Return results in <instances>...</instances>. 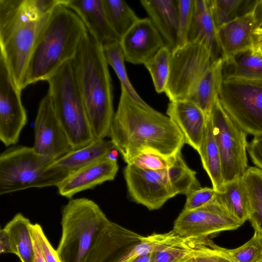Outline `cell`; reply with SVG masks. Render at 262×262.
I'll list each match as a JSON object with an SVG mask.
<instances>
[{
	"label": "cell",
	"mask_w": 262,
	"mask_h": 262,
	"mask_svg": "<svg viewBox=\"0 0 262 262\" xmlns=\"http://www.w3.org/2000/svg\"><path fill=\"white\" fill-rule=\"evenodd\" d=\"M213 61L211 49L202 37L172 50L170 74L164 92L170 101L187 100Z\"/></svg>",
	"instance_id": "obj_8"
},
{
	"label": "cell",
	"mask_w": 262,
	"mask_h": 262,
	"mask_svg": "<svg viewBox=\"0 0 262 262\" xmlns=\"http://www.w3.org/2000/svg\"><path fill=\"white\" fill-rule=\"evenodd\" d=\"M64 6L75 12L88 32L102 46L120 41L107 17L103 0H66Z\"/></svg>",
	"instance_id": "obj_19"
},
{
	"label": "cell",
	"mask_w": 262,
	"mask_h": 262,
	"mask_svg": "<svg viewBox=\"0 0 262 262\" xmlns=\"http://www.w3.org/2000/svg\"><path fill=\"white\" fill-rule=\"evenodd\" d=\"M185 245L187 252L183 261L237 262L224 248L215 244L208 237L185 238Z\"/></svg>",
	"instance_id": "obj_29"
},
{
	"label": "cell",
	"mask_w": 262,
	"mask_h": 262,
	"mask_svg": "<svg viewBox=\"0 0 262 262\" xmlns=\"http://www.w3.org/2000/svg\"><path fill=\"white\" fill-rule=\"evenodd\" d=\"M105 59L114 69L119 78L121 86L123 87L128 94L136 100L147 104L139 96L131 84L127 76L124 61L125 58L122 49L119 41H113L102 46Z\"/></svg>",
	"instance_id": "obj_33"
},
{
	"label": "cell",
	"mask_w": 262,
	"mask_h": 262,
	"mask_svg": "<svg viewBox=\"0 0 262 262\" xmlns=\"http://www.w3.org/2000/svg\"><path fill=\"white\" fill-rule=\"evenodd\" d=\"M194 2V0H177L178 33L177 47L182 46L188 41L193 17Z\"/></svg>",
	"instance_id": "obj_37"
},
{
	"label": "cell",
	"mask_w": 262,
	"mask_h": 262,
	"mask_svg": "<svg viewBox=\"0 0 262 262\" xmlns=\"http://www.w3.org/2000/svg\"><path fill=\"white\" fill-rule=\"evenodd\" d=\"M171 159L152 152H144L135 157L130 164L144 169L160 170L168 167Z\"/></svg>",
	"instance_id": "obj_41"
},
{
	"label": "cell",
	"mask_w": 262,
	"mask_h": 262,
	"mask_svg": "<svg viewBox=\"0 0 262 262\" xmlns=\"http://www.w3.org/2000/svg\"><path fill=\"white\" fill-rule=\"evenodd\" d=\"M224 250L237 262H262V234L254 231L252 237L240 247Z\"/></svg>",
	"instance_id": "obj_36"
},
{
	"label": "cell",
	"mask_w": 262,
	"mask_h": 262,
	"mask_svg": "<svg viewBox=\"0 0 262 262\" xmlns=\"http://www.w3.org/2000/svg\"><path fill=\"white\" fill-rule=\"evenodd\" d=\"M120 43L125 60L135 64H144L165 46L149 18H139L121 37Z\"/></svg>",
	"instance_id": "obj_16"
},
{
	"label": "cell",
	"mask_w": 262,
	"mask_h": 262,
	"mask_svg": "<svg viewBox=\"0 0 262 262\" xmlns=\"http://www.w3.org/2000/svg\"><path fill=\"white\" fill-rule=\"evenodd\" d=\"M55 114L73 149L94 141L84 107L74 78L70 61L63 64L47 80Z\"/></svg>",
	"instance_id": "obj_7"
},
{
	"label": "cell",
	"mask_w": 262,
	"mask_h": 262,
	"mask_svg": "<svg viewBox=\"0 0 262 262\" xmlns=\"http://www.w3.org/2000/svg\"><path fill=\"white\" fill-rule=\"evenodd\" d=\"M38 154L57 159L73 150L54 111L48 93L40 101L34 123V143Z\"/></svg>",
	"instance_id": "obj_14"
},
{
	"label": "cell",
	"mask_w": 262,
	"mask_h": 262,
	"mask_svg": "<svg viewBox=\"0 0 262 262\" xmlns=\"http://www.w3.org/2000/svg\"><path fill=\"white\" fill-rule=\"evenodd\" d=\"M94 141L108 137L115 113L113 88L102 45L88 32L70 60Z\"/></svg>",
	"instance_id": "obj_2"
},
{
	"label": "cell",
	"mask_w": 262,
	"mask_h": 262,
	"mask_svg": "<svg viewBox=\"0 0 262 262\" xmlns=\"http://www.w3.org/2000/svg\"><path fill=\"white\" fill-rule=\"evenodd\" d=\"M230 78L262 81V60L250 49L241 52L224 64L223 79Z\"/></svg>",
	"instance_id": "obj_30"
},
{
	"label": "cell",
	"mask_w": 262,
	"mask_h": 262,
	"mask_svg": "<svg viewBox=\"0 0 262 262\" xmlns=\"http://www.w3.org/2000/svg\"><path fill=\"white\" fill-rule=\"evenodd\" d=\"M170 57L171 51L164 46L144 64L158 93L165 91L170 74Z\"/></svg>",
	"instance_id": "obj_35"
},
{
	"label": "cell",
	"mask_w": 262,
	"mask_h": 262,
	"mask_svg": "<svg viewBox=\"0 0 262 262\" xmlns=\"http://www.w3.org/2000/svg\"><path fill=\"white\" fill-rule=\"evenodd\" d=\"M224 61L221 57L213 61L188 97L209 117L219 96L223 80Z\"/></svg>",
	"instance_id": "obj_22"
},
{
	"label": "cell",
	"mask_w": 262,
	"mask_h": 262,
	"mask_svg": "<svg viewBox=\"0 0 262 262\" xmlns=\"http://www.w3.org/2000/svg\"><path fill=\"white\" fill-rule=\"evenodd\" d=\"M165 172L174 196L186 195L191 191L201 187L196 172L187 165L181 152L171 158L169 166L165 169Z\"/></svg>",
	"instance_id": "obj_28"
},
{
	"label": "cell",
	"mask_w": 262,
	"mask_h": 262,
	"mask_svg": "<svg viewBox=\"0 0 262 262\" xmlns=\"http://www.w3.org/2000/svg\"><path fill=\"white\" fill-rule=\"evenodd\" d=\"M193 17L188 41L204 38L211 49L214 60L221 57L217 29L211 14L209 0H194Z\"/></svg>",
	"instance_id": "obj_24"
},
{
	"label": "cell",
	"mask_w": 262,
	"mask_h": 262,
	"mask_svg": "<svg viewBox=\"0 0 262 262\" xmlns=\"http://www.w3.org/2000/svg\"><path fill=\"white\" fill-rule=\"evenodd\" d=\"M243 225L233 218L215 198L191 210H184L175 220L173 230L185 238L207 237Z\"/></svg>",
	"instance_id": "obj_11"
},
{
	"label": "cell",
	"mask_w": 262,
	"mask_h": 262,
	"mask_svg": "<svg viewBox=\"0 0 262 262\" xmlns=\"http://www.w3.org/2000/svg\"><path fill=\"white\" fill-rule=\"evenodd\" d=\"M210 117L221 156L224 184L242 178L248 168L247 134L224 110L219 97Z\"/></svg>",
	"instance_id": "obj_10"
},
{
	"label": "cell",
	"mask_w": 262,
	"mask_h": 262,
	"mask_svg": "<svg viewBox=\"0 0 262 262\" xmlns=\"http://www.w3.org/2000/svg\"><path fill=\"white\" fill-rule=\"evenodd\" d=\"M88 32L77 14L63 4L50 14L33 50L25 79V87L47 80L75 56Z\"/></svg>",
	"instance_id": "obj_3"
},
{
	"label": "cell",
	"mask_w": 262,
	"mask_h": 262,
	"mask_svg": "<svg viewBox=\"0 0 262 262\" xmlns=\"http://www.w3.org/2000/svg\"><path fill=\"white\" fill-rule=\"evenodd\" d=\"M151 253L138 256L128 262H149Z\"/></svg>",
	"instance_id": "obj_47"
},
{
	"label": "cell",
	"mask_w": 262,
	"mask_h": 262,
	"mask_svg": "<svg viewBox=\"0 0 262 262\" xmlns=\"http://www.w3.org/2000/svg\"><path fill=\"white\" fill-rule=\"evenodd\" d=\"M216 191L212 187H202L194 189L188 193L183 210H191L200 208L213 201L216 197Z\"/></svg>",
	"instance_id": "obj_40"
},
{
	"label": "cell",
	"mask_w": 262,
	"mask_h": 262,
	"mask_svg": "<svg viewBox=\"0 0 262 262\" xmlns=\"http://www.w3.org/2000/svg\"><path fill=\"white\" fill-rule=\"evenodd\" d=\"M108 137L127 164L144 152L172 158L185 144L169 117L134 99L122 86Z\"/></svg>",
	"instance_id": "obj_1"
},
{
	"label": "cell",
	"mask_w": 262,
	"mask_h": 262,
	"mask_svg": "<svg viewBox=\"0 0 262 262\" xmlns=\"http://www.w3.org/2000/svg\"><path fill=\"white\" fill-rule=\"evenodd\" d=\"M114 149L111 140L94 141L55 160L51 166L72 173L107 156Z\"/></svg>",
	"instance_id": "obj_23"
},
{
	"label": "cell",
	"mask_w": 262,
	"mask_h": 262,
	"mask_svg": "<svg viewBox=\"0 0 262 262\" xmlns=\"http://www.w3.org/2000/svg\"><path fill=\"white\" fill-rule=\"evenodd\" d=\"M142 237L110 221L96 236L83 262H124Z\"/></svg>",
	"instance_id": "obj_15"
},
{
	"label": "cell",
	"mask_w": 262,
	"mask_h": 262,
	"mask_svg": "<svg viewBox=\"0 0 262 262\" xmlns=\"http://www.w3.org/2000/svg\"><path fill=\"white\" fill-rule=\"evenodd\" d=\"M31 223L22 213H18L4 228L9 232L21 262H33L35 258L34 243L30 231Z\"/></svg>",
	"instance_id": "obj_27"
},
{
	"label": "cell",
	"mask_w": 262,
	"mask_h": 262,
	"mask_svg": "<svg viewBox=\"0 0 262 262\" xmlns=\"http://www.w3.org/2000/svg\"><path fill=\"white\" fill-rule=\"evenodd\" d=\"M219 97L224 110L247 134H262V81L223 79Z\"/></svg>",
	"instance_id": "obj_9"
},
{
	"label": "cell",
	"mask_w": 262,
	"mask_h": 262,
	"mask_svg": "<svg viewBox=\"0 0 262 262\" xmlns=\"http://www.w3.org/2000/svg\"><path fill=\"white\" fill-rule=\"evenodd\" d=\"M140 3L165 46L171 52L176 48L178 41L177 0H141Z\"/></svg>",
	"instance_id": "obj_21"
},
{
	"label": "cell",
	"mask_w": 262,
	"mask_h": 262,
	"mask_svg": "<svg viewBox=\"0 0 262 262\" xmlns=\"http://www.w3.org/2000/svg\"><path fill=\"white\" fill-rule=\"evenodd\" d=\"M198 153L203 167L208 174L212 188L217 192L223 191L224 182L222 175L221 156L213 134L210 116L208 119L203 139Z\"/></svg>",
	"instance_id": "obj_25"
},
{
	"label": "cell",
	"mask_w": 262,
	"mask_h": 262,
	"mask_svg": "<svg viewBox=\"0 0 262 262\" xmlns=\"http://www.w3.org/2000/svg\"><path fill=\"white\" fill-rule=\"evenodd\" d=\"M123 174L130 199L149 210L160 209L175 196L168 184L165 169L151 170L128 164Z\"/></svg>",
	"instance_id": "obj_12"
},
{
	"label": "cell",
	"mask_w": 262,
	"mask_h": 262,
	"mask_svg": "<svg viewBox=\"0 0 262 262\" xmlns=\"http://www.w3.org/2000/svg\"><path fill=\"white\" fill-rule=\"evenodd\" d=\"M215 198L227 212L242 225L248 220L249 203L242 178L224 184L223 191L216 192Z\"/></svg>",
	"instance_id": "obj_26"
},
{
	"label": "cell",
	"mask_w": 262,
	"mask_h": 262,
	"mask_svg": "<svg viewBox=\"0 0 262 262\" xmlns=\"http://www.w3.org/2000/svg\"><path fill=\"white\" fill-rule=\"evenodd\" d=\"M0 253H11L17 256V252L11 237L5 228L0 230Z\"/></svg>",
	"instance_id": "obj_44"
},
{
	"label": "cell",
	"mask_w": 262,
	"mask_h": 262,
	"mask_svg": "<svg viewBox=\"0 0 262 262\" xmlns=\"http://www.w3.org/2000/svg\"><path fill=\"white\" fill-rule=\"evenodd\" d=\"M242 178L249 203L250 215L248 221L254 231L262 234V170L250 167Z\"/></svg>",
	"instance_id": "obj_31"
},
{
	"label": "cell",
	"mask_w": 262,
	"mask_h": 262,
	"mask_svg": "<svg viewBox=\"0 0 262 262\" xmlns=\"http://www.w3.org/2000/svg\"><path fill=\"white\" fill-rule=\"evenodd\" d=\"M252 53L262 60V28H255L251 34Z\"/></svg>",
	"instance_id": "obj_45"
},
{
	"label": "cell",
	"mask_w": 262,
	"mask_h": 262,
	"mask_svg": "<svg viewBox=\"0 0 262 262\" xmlns=\"http://www.w3.org/2000/svg\"><path fill=\"white\" fill-rule=\"evenodd\" d=\"M183 262H188V261H183Z\"/></svg>",
	"instance_id": "obj_49"
},
{
	"label": "cell",
	"mask_w": 262,
	"mask_h": 262,
	"mask_svg": "<svg viewBox=\"0 0 262 262\" xmlns=\"http://www.w3.org/2000/svg\"><path fill=\"white\" fill-rule=\"evenodd\" d=\"M166 114L183 135L185 143L198 152L209 117L188 100L170 101Z\"/></svg>",
	"instance_id": "obj_18"
},
{
	"label": "cell",
	"mask_w": 262,
	"mask_h": 262,
	"mask_svg": "<svg viewBox=\"0 0 262 262\" xmlns=\"http://www.w3.org/2000/svg\"><path fill=\"white\" fill-rule=\"evenodd\" d=\"M114 150L107 156L71 173L57 186L58 193L71 199L77 193L114 180L119 169Z\"/></svg>",
	"instance_id": "obj_17"
},
{
	"label": "cell",
	"mask_w": 262,
	"mask_h": 262,
	"mask_svg": "<svg viewBox=\"0 0 262 262\" xmlns=\"http://www.w3.org/2000/svg\"><path fill=\"white\" fill-rule=\"evenodd\" d=\"M34 243L35 255L33 262H45L39 248L34 242Z\"/></svg>",
	"instance_id": "obj_48"
},
{
	"label": "cell",
	"mask_w": 262,
	"mask_h": 262,
	"mask_svg": "<svg viewBox=\"0 0 262 262\" xmlns=\"http://www.w3.org/2000/svg\"><path fill=\"white\" fill-rule=\"evenodd\" d=\"M247 151L253 164L262 170V134L254 136L248 144Z\"/></svg>",
	"instance_id": "obj_43"
},
{
	"label": "cell",
	"mask_w": 262,
	"mask_h": 262,
	"mask_svg": "<svg viewBox=\"0 0 262 262\" xmlns=\"http://www.w3.org/2000/svg\"><path fill=\"white\" fill-rule=\"evenodd\" d=\"M49 15L36 20L26 12L24 0H0V56L21 91L31 54Z\"/></svg>",
	"instance_id": "obj_4"
},
{
	"label": "cell",
	"mask_w": 262,
	"mask_h": 262,
	"mask_svg": "<svg viewBox=\"0 0 262 262\" xmlns=\"http://www.w3.org/2000/svg\"><path fill=\"white\" fill-rule=\"evenodd\" d=\"M251 11L255 28H262V0L254 1Z\"/></svg>",
	"instance_id": "obj_46"
},
{
	"label": "cell",
	"mask_w": 262,
	"mask_h": 262,
	"mask_svg": "<svg viewBox=\"0 0 262 262\" xmlns=\"http://www.w3.org/2000/svg\"><path fill=\"white\" fill-rule=\"evenodd\" d=\"M185 238L179 243L160 250L151 253L149 262H182L187 249Z\"/></svg>",
	"instance_id": "obj_39"
},
{
	"label": "cell",
	"mask_w": 262,
	"mask_h": 262,
	"mask_svg": "<svg viewBox=\"0 0 262 262\" xmlns=\"http://www.w3.org/2000/svg\"><path fill=\"white\" fill-rule=\"evenodd\" d=\"M55 160L26 146L6 149L0 155V195L30 188L57 187L71 172L52 167Z\"/></svg>",
	"instance_id": "obj_5"
},
{
	"label": "cell",
	"mask_w": 262,
	"mask_h": 262,
	"mask_svg": "<svg viewBox=\"0 0 262 262\" xmlns=\"http://www.w3.org/2000/svg\"><path fill=\"white\" fill-rule=\"evenodd\" d=\"M103 3L111 25L121 38L139 18L123 0H103Z\"/></svg>",
	"instance_id": "obj_32"
},
{
	"label": "cell",
	"mask_w": 262,
	"mask_h": 262,
	"mask_svg": "<svg viewBox=\"0 0 262 262\" xmlns=\"http://www.w3.org/2000/svg\"><path fill=\"white\" fill-rule=\"evenodd\" d=\"M255 29L252 11L236 17L217 30V38L224 63L250 48Z\"/></svg>",
	"instance_id": "obj_20"
},
{
	"label": "cell",
	"mask_w": 262,
	"mask_h": 262,
	"mask_svg": "<svg viewBox=\"0 0 262 262\" xmlns=\"http://www.w3.org/2000/svg\"><path fill=\"white\" fill-rule=\"evenodd\" d=\"M20 95L21 90L16 85L4 59L0 56V140L7 147L18 142L27 122Z\"/></svg>",
	"instance_id": "obj_13"
},
{
	"label": "cell",
	"mask_w": 262,
	"mask_h": 262,
	"mask_svg": "<svg viewBox=\"0 0 262 262\" xmlns=\"http://www.w3.org/2000/svg\"><path fill=\"white\" fill-rule=\"evenodd\" d=\"M110 221L93 200L70 199L62 209V232L56 249L61 261L83 262L96 236Z\"/></svg>",
	"instance_id": "obj_6"
},
{
	"label": "cell",
	"mask_w": 262,
	"mask_h": 262,
	"mask_svg": "<svg viewBox=\"0 0 262 262\" xmlns=\"http://www.w3.org/2000/svg\"><path fill=\"white\" fill-rule=\"evenodd\" d=\"M65 0H24L27 12L37 18L49 15L58 6L63 4Z\"/></svg>",
	"instance_id": "obj_42"
},
{
	"label": "cell",
	"mask_w": 262,
	"mask_h": 262,
	"mask_svg": "<svg viewBox=\"0 0 262 262\" xmlns=\"http://www.w3.org/2000/svg\"><path fill=\"white\" fill-rule=\"evenodd\" d=\"M209 2L215 26L217 30L224 24L245 14L242 12L244 10L247 13L251 11L254 1L209 0Z\"/></svg>",
	"instance_id": "obj_34"
},
{
	"label": "cell",
	"mask_w": 262,
	"mask_h": 262,
	"mask_svg": "<svg viewBox=\"0 0 262 262\" xmlns=\"http://www.w3.org/2000/svg\"><path fill=\"white\" fill-rule=\"evenodd\" d=\"M30 231L34 242L37 245L45 262H62L47 237L42 227L38 223L30 225Z\"/></svg>",
	"instance_id": "obj_38"
}]
</instances>
